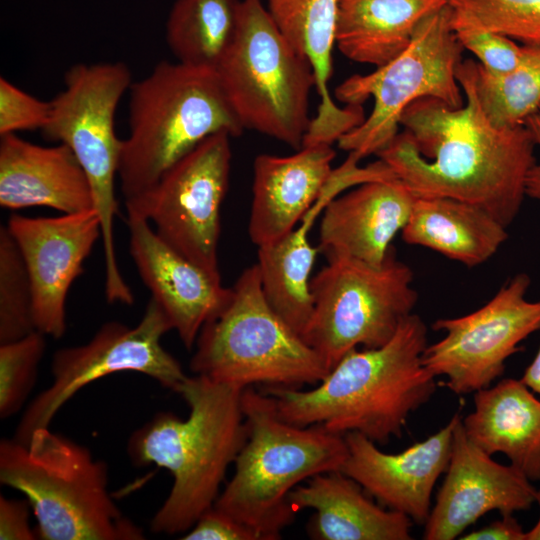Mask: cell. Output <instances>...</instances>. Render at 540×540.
I'll list each match as a JSON object with an SVG mask.
<instances>
[{"mask_svg":"<svg viewBox=\"0 0 540 540\" xmlns=\"http://www.w3.org/2000/svg\"><path fill=\"white\" fill-rule=\"evenodd\" d=\"M25 261L33 292L36 330L61 338L66 330V299L101 225L94 209L57 217L12 214L6 225Z\"/></svg>","mask_w":540,"mask_h":540,"instance_id":"obj_15","label":"cell"},{"mask_svg":"<svg viewBox=\"0 0 540 540\" xmlns=\"http://www.w3.org/2000/svg\"><path fill=\"white\" fill-rule=\"evenodd\" d=\"M451 28L463 49L472 52L488 71L505 73L518 64L522 45L486 28L468 12L453 7Z\"/></svg>","mask_w":540,"mask_h":540,"instance_id":"obj_33","label":"cell"},{"mask_svg":"<svg viewBox=\"0 0 540 540\" xmlns=\"http://www.w3.org/2000/svg\"><path fill=\"white\" fill-rule=\"evenodd\" d=\"M298 512L312 509L307 532L316 540H410L412 519L375 504L362 486L341 471L313 476L289 495Z\"/></svg>","mask_w":540,"mask_h":540,"instance_id":"obj_24","label":"cell"},{"mask_svg":"<svg viewBox=\"0 0 540 540\" xmlns=\"http://www.w3.org/2000/svg\"><path fill=\"white\" fill-rule=\"evenodd\" d=\"M29 508L27 499L16 500L0 496V539L1 540H34L35 530L29 524Z\"/></svg>","mask_w":540,"mask_h":540,"instance_id":"obj_36","label":"cell"},{"mask_svg":"<svg viewBox=\"0 0 540 540\" xmlns=\"http://www.w3.org/2000/svg\"><path fill=\"white\" fill-rule=\"evenodd\" d=\"M0 483L23 493L44 540H142L108 491V466L88 448L36 429L28 442L0 441Z\"/></svg>","mask_w":540,"mask_h":540,"instance_id":"obj_6","label":"cell"},{"mask_svg":"<svg viewBox=\"0 0 540 540\" xmlns=\"http://www.w3.org/2000/svg\"><path fill=\"white\" fill-rule=\"evenodd\" d=\"M476 95L488 120L498 128L524 125L540 107V45H522L515 68L492 73L474 62Z\"/></svg>","mask_w":540,"mask_h":540,"instance_id":"obj_29","label":"cell"},{"mask_svg":"<svg viewBox=\"0 0 540 540\" xmlns=\"http://www.w3.org/2000/svg\"><path fill=\"white\" fill-rule=\"evenodd\" d=\"M449 0H339L335 45L348 59L380 67L410 44L417 25Z\"/></svg>","mask_w":540,"mask_h":540,"instance_id":"obj_27","label":"cell"},{"mask_svg":"<svg viewBox=\"0 0 540 540\" xmlns=\"http://www.w3.org/2000/svg\"><path fill=\"white\" fill-rule=\"evenodd\" d=\"M531 279L518 273L475 311L437 319L432 328L444 337L427 345L423 365L458 395L487 388L501 376L519 344L540 330V300L526 298Z\"/></svg>","mask_w":540,"mask_h":540,"instance_id":"obj_14","label":"cell"},{"mask_svg":"<svg viewBox=\"0 0 540 540\" xmlns=\"http://www.w3.org/2000/svg\"><path fill=\"white\" fill-rule=\"evenodd\" d=\"M30 276L7 226L0 227V344L35 331Z\"/></svg>","mask_w":540,"mask_h":540,"instance_id":"obj_30","label":"cell"},{"mask_svg":"<svg viewBox=\"0 0 540 540\" xmlns=\"http://www.w3.org/2000/svg\"><path fill=\"white\" fill-rule=\"evenodd\" d=\"M129 249L141 280L161 307L172 329L191 350L203 326L228 303L231 288L221 275L193 263L151 228L150 222L127 215Z\"/></svg>","mask_w":540,"mask_h":540,"instance_id":"obj_18","label":"cell"},{"mask_svg":"<svg viewBox=\"0 0 540 540\" xmlns=\"http://www.w3.org/2000/svg\"><path fill=\"white\" fill-rule=\"evenodd\" d=\"M367 171L348 157L333 172L299 225L279 240L258 247V266L264 296L272 309L302 335L313 312L311 271L319 247L310 231L326 205L346 190L367 180Z\"/></svg>","mask_w":540,"mask_h":540,"instance_id":"obj_20","label":"cell"},{"mask_svg":"<svg viewBox=\"0 0 540 540\" xmlns=\"http://www.w3.org/2000/svg\"><path fill=\"white\" fill-rule=\"evenodd\" d=\"M335 156L332 145L316 144L289 156L255 158L248 233L257 247L279 240L299 224L330 178Z\"/></svg>","mask_w":540,"mask_h":540,"instance_id":"obj_21","label":"cell"},{"mask_svg":"<svg viewBox=\"0 0 540 540\" xmlns=\"http://www.w3.org/2000/svg\"><path fill=\"white\" fill-rule=\"evenodd\" d=\"M532 481L518 468L502 465L467 437L462 418L453 431L446 476L425 522V540H452L483 515L529 509L535 502Z\"/></svg>","mask_w":540,"mask_h":540,"instance_id":"obj_16","label":"cell"},{"mask_svg":"<svg viewBox=\"0 0 540 540\" xmlns=\"http://www.w3.org/2000/svg\"><path fill=\"white\" fill-rule=\"evenodd\" d=\"M311 278L313 312L302 338L331 370L358 346L387 343L413 312L417 292L411 268L392 250L380 265L329 256Z\"/></svg>","mask_w":540,"mask_h":540,"instance_id":"obj_11","label":"cell"},{"mask_svg":"<svg viewBox=\"0 0 540 540\" xmlns=\"http://www.w3.org/2000/svg\"><path fill=\"white\" fill-rule=\"evenodd\" d=\"M533 393L540 396V347L520 379Z\"/></svg>","mask_w":540,"mask_h":540,"instance_id":"obj_39","label":"cell"},{"mask_svg":"<svg viewBox=\"0 0 540 540\" xmlns=\"http://www.w3.org/2000/svg\"><path fill=\"white\" fill-rule=\"evenodd\" d=\"M190 361L195 375L245 389H300L329 369L318 353L269 305L257 264L231 287L226 306L201 329Z\"/></svg>","mask_w":540,"mask_h":540,"instance_id":"obj_7","label":"cell"},{"mask_svg":"<svg viewBox=\"0 0 540 540\" xmlns=\"http://www.w3.org/2000/svg\"><path fill=\"white\" fill-rule=\"evenodd\" d=\"M506 228L474 204L448 197H415L404 242L429 248L467 267L489 260L507 240Z\"/></svg>","mask_w":540,"mask_h":540,"instance_id":"obj_26","label":"cell"},{"mask_svg":"<svg viewBox=\"0 0 540 540\" xmlns=\"http://www.w3.org/2000/svg\"><path fill=\"white\" fill-rule=\"evenodd\" d=\"M241 0H175L166 41L178 62L216 69L235 35Z\"/></svg>","mask_w":540,"mask_h":540,"instance_id":"obj_28","label":"cell"},{"mask_svg":"<svg viewBox=\"0 0 540 540\" xmlns=\"http://www.w3.org/2000/svg\"><path fill=\"white\" fill-rule=\"evenodd\" d=\"M535 502L538 504L540 510V490L536 491ZM526 540H540V515L537 523L526 532Z\"/></svg>","mask_w":540,"mask_h":540,"instance_id":"obj_40","label":"cell"},{"mask_svg":"<svg viewBox=\"0 0 540 540\" xmlns=\"http://www.w3.org/2000/svg\"><path fill=\"white\" fill-rule=\"evenodd\" d=\"M285 38L311 63L319 97L303 146L337 142L365 120L362 105L339 107L329 90L339 0H263Z\"/></svg>","mask_w":540,"mask_h":540,"instance_id":"obj_23","label":"cell"},{"mask_svg":"<svg viewBox=\"0 0 540 540\" xmlns=\"http://www.w3.org/2000/svg\"><path fill=\"white\" fill-rule=\"evenodd\" d=\"M215 70L244 129L296 150L303 146L313 68L279 30L263 0H241L235 35Z\"/></svg>","mask_w":540,"mask_h":540,"instance_id":"obj_8","label":"cell"},{"mask_svg":"<svg viewBox=\"0 0 540 540\" xmlns=\"http://www.w3.org/2000/svg\"><path fill=\"white\" fill-rule=\"evenodd\" d=\"M243 131L216 70L160 61L129 88V134L118 169L125 201L153 186L206 138Z\"/></svg>","mask_w":540,"mask_h":540,"instance_id":"obj_5","label":"cell"},{"mask_svg":"<svg viewBox=\"0 0 540 540\" xmlns=\"http://www.w3.org/2000/svg\"><path fill=\"white\" fill-rule=\"evenodd\" d=\"M170 330L167 316L150 298L137 325L109 321L87 343L58 349L51 361V384L28 405L13 438L26 444L36 429L49 427L80 389L116 372L142 373L176 392L188 376L161 345L162 336Z\"/></svg>","mask_w":540,"mask_h":540,"instance_id":"obj_12","label":"cell"},{"mask_svg":"<svg viewBox=\"0 0 540 540\" xmlns=\"http://www.w3.org/2000/svg\"><path fill=\"white\" fill-rule=\"evenodd\" d=\"M46 335L35 330L0 344V417L15 415L33 389L46 351Z\"/></svg>","mask_w":540,"mask_h":540,"instance_id":"obj_31","label":"cell"},{"mask_svg":"<svg viewBox=\"0 0 540 540\" xmlns=\"http://www.w3.org/2000/svg\"><path fill=\"white\" fill-rule=\"evenodd\" d=\"M427 345V327L412 313L387 343L349 351L314 388L263 391L289 423L358 432L383 445L401 437L410 414L436 390L435 376L422 363Z\"/></svg>","mask_w":540,"mask_h":540,"instance_id":"obj_2","label":"cell"},{"mask_svg":"<svg viewBox=\"0 0 540 540\" xmlns=\"http://www.w3.org/2000/svg\"><path fill=\"white\" fill-rule=\"evenodd\" d=\"M474 62L462 60L456 69L461 107L415 100L401 115L403 131L376 155L415 197L468 202L508 227L526 197L536 145L525 125L498 128L488 120L474 88Z\"/></svg>","mask_w":540,"mask_h":540,"instance_id":"obj_1","label":"cell"},{"mask_svg":"<svg viewBox=\"0 0 540 540\" xmlns=\"http://www.w3.org/2000/svg\"><path fill=\"white\" fill-rule=\"evenodd\" d=\"M486 28L523 45H540V0H449Z\"/></svg>","mask_w":540,"mask_h":540,"instance_id":"obj_32","label":"cell"},{"mask_svg":"<svg viewBox=\"0 0 540 540\" xmlns=\"http://www.w3.org/2000/svg\"><path fill=\"white\" fill-rule=\"evenodd\" d=\"M183 540H261L250 527L215 506L204 512Z\"/></svg>","mask_w":540,"mask_h":540,"instance_id":"obj_35","label":"cell"},{"mask_svg":"<svg viewBox=\"0 0 540 540\" xmlns=\"http://www.w3.org/2000/svg\"><path fill=\"white\" fill-rule=\"evenodd\" d=\"M462 540H526V532L513 517L502 515V518L482 527L479 530L467 533L460 537Z\"/></svg>","mask_w":540,"mask_h":540,"instance_id":"obj_37","label":"cell"},{"mask_svg":"<svg viewBox=\"0 0 540 540\" xmlns=\"http://www.w3.org/2000/svg\"><path fill=\"white\" fill-rule=\"evenodd\" d=\"M247 439L234 474L214 506L253 529L261 540H277L295 520L289 495L315 475L340 471L348 456L344 435L321 425L285 421L264 391L242 393Z\"/></svg>","mask_w":540,"mask_h":540,"instance_id":"obj_4","label":"cell"},{"mask_svg":"<svg viewBox=\"0 0 540 540\" xmlns=\"http://www.w3.org/2000/svg\"><path fill=\"white\" fill-rule=\"evenodd\" d=\"M50 101L24 92L0 78V136L23 130H41L48 121Z\"/></svg>","mask_w":540,"mask_h":540,"instance_id":"obj_34","label":"cell"},{"mask_svg":"<svg viewBox=\"0 0 540 540\" xmlns=\"http://www.w3.org/2000/svg\"><path fill=\"white\" fill-rule=\"evenodd\" d=\"M132 83L123 62L71 66L64 75V89L50 101L49 118L41 129L43 137L72 150L88 177L101 225L105 296L111 303L126 302L133 294L118 266L113 233L118 213L115 179L122 148L114 118Z\"/></svg>","mask_w":540,"mask_h":540,"instance_id":"obj_9","label":"cell"},{"mask_svg":"<svg viewBox=\"0 0 540 540\" xmlns=\"http://www.w3.org/2000/svg\"><path fill=\"white\" fill-rule=\"evenodd\" d=\"M460 417L455 413L435 434L396 454L381 451L358 432L346 433L348 456L340 471L383 507L425 524L434 486L448 467L453 431Z\"/></svg>","mask_w":540,"mask_h":540,"instance_id":"obj_17","label":"cell"},{"mask_svg":"<svg viewBox=\"0 0 540 540\" xmlns=\"http://www.w3.org/2000/svg\"><path fill=\"white\" fill-rule=\"evenodd\" d=\"M0 137L1 207H48L63 214L94 209L88 177L68 146L45 147L16 133Z\"/></svg>","mask_w":540,"mask_h":540,"instance_id":"obj_22","label":"cell"},{"mask_svg":"<svg viewBox=\"0 0 540 540\" xmlns=\"http://www.w3.org/2000/svg\"><path fill=\"white\" fill-rule=\"evenodd\" d=\"M231 136L214 134L170 167L149 189L126 200L127 215L153 222L170 247L220 275V211L231 169Z\"/></svg>","mask_w":540,"mask_h":540,"instance_id":"obj_13","label":"cell"},{"mask_svg":"<svg viewBox=\"0 0 540 540\" xmlns=\"http://www.w3.org/2000/svg\"><path fill=\"white\" fill-rule=\"evenodd\" d=\"M452 12L449 3L433 11L417 25L410 44L398 56L335 88L336 99L345 105L374 100L363 123L337 141L339 148L362 158L377 154L397 135L402 113L417 99L436 98L454 108L464 104L456 78L463 47L451 28Z\"/></svg>","mask_w":540,"mask_h":540,"instance_id":"obj_10","label":"cell"},{"mask_svg":"<svg viewBox=\"0 0 540 540\" xmlns=\"http://www.w3.org/2000/svg\"><path fill=\"white\" fill-rule=\"evenodd\" d=\"M243 390L188 376L176 391L189 407L188 417L159 413L130 437L133 464H155L173 478L170 493L151 521L153 532H186L214 506L227 469L248 435Z\"/></svg>","mask_w":540,"mask_h":540,"instance_id":"obj_3","label":"cell"},{"mask_svg":"<svg viewBox=\"0 0 540 540\" xmlns=\"http://www.w3.org/2000/svg\"><path fill=\"white\" fill-rule=\"evenodd\" d=\"M524 125L529 129L535 145L540 149V107L527 118ZM526 196L540 202V161H536L528 173Z\"/></svg>","mask_w":540,"mask_h":540,"instance_id":"obj_38","label":"cell"},{"mask_svg":"<svg viewBox=\"0 0 540 540\" xmlns=\"http://www.w3.org/2000/svg\"><path fill=\"white\" fill-rule=\"evenodd\" d=\"M415 196L398 178L359 184L322 212L319 250L372 265L384 262L410 217Z\"/></svg>","mask_w":540,"mask_h":540,"instance_id":"obj_19","label":"cell"},{"mask_svg":"<svg viewBox=\"0 0 540 540\" xmlns=\"http://www.w3.org/2000/svg\"><path fill=\"white\" fill-rule=\"evenodd\" d=\"M462 424L482 451L503 453L529 480L540 481V400L520 379L476 391Z\"/></svg>","mask_w":540,"mask_h":540,"instance_id":"obj_25","label":"cell"}]
</instances>
